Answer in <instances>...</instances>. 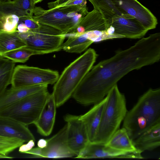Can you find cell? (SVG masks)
Masks as SVG:
<instances>
[{"instance_id":"15","label":"cell","mask_w":160,"mask_h":160,"mask_svg":"<svg viewBox=\"0 0 160 160\" xmlns=\"http://www.w3.org/2000/svg\"><path fill=\"white\" fill-rule=\"evenodd\" d=\"M54 98L50 94L39 117L34 124L41 135L48 136L51 133L54 126L56 111Z\"/></svg>"},{"instance_id":"35","label":"cell","mask_w":160,"mask_h":160,"mask_svg":"<svg viewBox=\"0 0 160 160\" xmlns=\"http://www.w3.org/2000/svg\"><path fill=\"white\" fill-rule=\"evenodd\" d=\"M43 0H33L35 4Z\"/></svg>"},{"instance_id":"27","label":"cell","mask_w":160,"mask_h":160,"mask_svg":"<svg viewBox=\"0 0 160 160\" xmlns=\"http://www.w3.org/2000/svg\"><path fill=\"white\" fill-rule=\"evenodd\" d=\"M19 18L15 15L6 16L1 21L3 27V30L8 32L17 31Z\"/></svg>"},{"instance_id":"25","label":"cell","mask_w":160,"mask_h":160,"mask_svg":"<svg viewBox=\"0 0 160 160\" xmlns=\"http://www.w3.org/2000/svg\"><path fill=\"white\" fill-rule=\"evenodd\" d=\"M35 52L26 46L22 47L3 54L2 56L15 62L24 63Z\"/></svg>"},{"instance_id":"13","label":"cell","mask_w":160,"mask_h":160,"mask_svg":"<svg viewBox=\"0 0 160 160\" xmlns=\"http://www.w3.org/2000/svg\"><path fill=\"white\" fill-rule=\"evenodd\" d=\"M66 124L57 133L47 139V145L40 148V158H59L76 157L68 147L67 140Z\"/></svg>"},{"instance_id":"28","label":"cell","mask_w":160,"mask_h":160,"mask_svg":"<svg viewBox=\"0 0 160 160\" xmlns=\"http://www.w3.org/2000/svg\"><path fill=\"white\" fill-rule=\"evenodd\" d=\"M19 22L23 23L29 30L36 29L40 26V24L31 16H27L20 18Z\"/></svg>"},{"instance_id":"18","label":"cell","mask_w":160,"mask_h":160,"mask_svg":"<svg viewBox=\"0 0 160 160\" xmlns=\"http://www.w3.org/2000/svg\"><path fill=\"white\" fill-rule=\"evenodd\" d=\"M48 85H40L24 88L11 87L0 94V110L32 93L48 89Z\"/></svg>"},{"instance_id":"38","label":"cell","mask_w":160,"mask_h":160,"mask_svg":"<svg viewBox=\"0 0 160 160\" xmlns=\"http://www.w3.org/2000/svg\"><path fill=\"white\" fill-rule=\"evenodd\" d=\"M2 30L0 29V31H1Z\"/></svg>"},{"instance_id":"9","label":"cell","mask_w":160,"mask_h":160,"mask_svg":"<svg viewBox=\"0 0 160 160\" xmlns=\"http://www.w3.org/2000/svg\"><path fill=\"white\" fill-rule=\"evenodd\" d=\"M59 76L58 71L19 65L14 68L11 87L18 88L40 85L53 84L56 82Z\"/></svg>"},{"instance_id":"2","label":"cell","mask_w":160,"mask_h":160,"mask_svg":"<svg viewBox=\"0 0 160 160\" xmlns=\"http://www.w3.org/2000/svg\"><path fill=\"white\" fill-rule=\"evenodd\" d=\"M160 122V89H149L127 112L123 127L132 141Z\"/></svg>"},{"instance_id":"11","label":"cell","mask_w":160,"mask_h":160,"mask_svg":"<svg viewBox=\"0 0 160 160\" xmlns=\"http://www.w3.org/2000/svg\"><path fill=\"white\" fill-rule=\"evenodd\" d=\"M111 0L120 11L134 17L147 30L156 28V18L137 0Z\"/></svg>"},{"instance_id":"22","label":"cell","mask_w":160,"mask_h":160,"mask_svg":"<svg viewBox=\"0 0 160 160\" xmlns=\"http://www.w3.org/2000/svg\"><path fill=\"white\" fill-rule=\"evenodd\" d=\"M105 144L120 151L129 152H140L136 148L126 130L123 127L118 130Z\"/></svg>"},{"instance_id":"10","label":"cell","mask_w":160,"mask_h":160,"mask_svg":"<svg viewBox=\"0 0 160 160\" xmlns=\"http://www.w3.org/2000/svg\"><path fill=\"white\" fill-rule=\"evenodd\" d=\"M64 119L67 122V144L76 157L90 142L86 128L80 116L67 114Z\"/></svg>"},{"instance_id":"33","label":"cell","mask_w":160,"mask_h":160,"mask_svg":"<svg viewBox=\"0 0 160 160\" xmlns=\"http://www.w3.org/2000/svg\"><path fill=\"white\" fill-rule=\"evenodd\" d=\"M47 143V139H41L38 141L37 145L38 147L41 148H43L46 146Z\"/></svg>"},{"instance_id":"6","label":"cell","mask_w":160,"mask_h":160,"mask_svg":"<svg viewBox=\"0 0 160 160\" xmlns=\"http://www.w3.org/2000/svg\"><path fill=\"white\" fill-rule=\"evenodd\" d=\"M99 11L114 34L123 38H140L148 31L133 17L118 9L111 0H88Z\"/></svg>"},{"instance_id":"1","label":"cell","mask_w":160,"mask_h":160,"mask_svg":"<svg viewBox=\"0 0 160 160\" xmlns=\"http://www.w3.org/2000/svg\"><path fill=\"white\" fill-rule=\"evenodd\" d=\"M160 59V34L143 38L133 45L93 66L72 97L84 105L102 100L110 90L131 71L152 64Z\"/></svg>"},{"instance_id":"12","label":"cell","mask_w":160,"mask_h":160,"mask_svg":"<svg viewBox=\"0 0 160 160\" xmlns=\"http://www.w3.org/2000/svg\"><path fill=\"white\" fill-rule=\"evenodd\" d=\"M140 152H129L119 150L101 144L89 142L79 154L75 158L88 159L94 158H119L142 159Z\"/></svg>"},{"instance_id":"7","label":"cell","mask_w":160,"mask_h":160,"mask_svg":"<svg viewBox=\"0 0 160 160\" xmlns=\"http://www.w3.org/2000/svg\"><path fill=\"white\" fill-rule=\"evenodd\" d=\"M50 93L48 89L32 93L0 110V116L16 120L26 126L38 118Z\"/></svg>"},{"instance_id":"29","label":"cell","mask_w":160,"mask_h":160,"mask_svg":"<svg viewBox=\"0 0 160 160\" xmlns=\"http://www.w3.org/2000/svg\"><path fill=\"white\" fill-rule=\"evenodd\" d=\"M35 141L31 140L28 142V143L25 144H22L19 147V151L21 153H24L31 149L34 146Z\"/></svg>"},{"instance_id":"16","label":"cell","mask_w":160,"mask_h":160,"mask_svg":"<svg viewBox=\"0 0 160 160\" xmlns=\"http://www.w3.org/2000/svg\"><path fill=\"white\" fill-rule=\"evenodd\" d=\"M33 0L0 1V21L8 16L15 15L19 18L32 16L35 7Z\"/></svg>"},{"instance_id":"37","label":"cell","mask_w":160,"mask_h":160,"mask_svg":"<svg viewBox=\"0 0 160 160\" xmlns=\"http://www.w3.org/2000/svg\"><path fill=\"white\" fill-rule=\"evenodd\" d=\"M6 0H0V1H4Z\"/></svg>"},{"instance_id":"4","label":"cell","mask_w":160,"mask_h":160,"mask_svg":"<svg viewBox=\"0 0 160 160\" xmlns=\"http://www.w3.org/2000/svg\"><path fill=\"white\" fill-rule=\"evenodd\" d=\"M106 96L107 101L92 142L105 144L119 128L128 112L125 97L120 92L117 84Z\"/></svg>"},{"instance_id":"32","label":"cell","mask_w":160,"mask_h":160,"mask_svg":"<svg viewBox=\"0 0 160 160\" xmlns=\"http://www.w3.org/2000/svg\"><path fill=\"white\" fill-rule=\"evenodd\" d=\"M29 29L22 22H19L17 31L19 33H23L28 32Z\"/></svg>"},{"instance_id":"14","label":"cell","mask_w":160,"mask_h":160,"mask_svg":"<svg viewBox=\"0 0 160 160\" xmlns=\"http://www.w3.org/2000/svg\"><path fill=\"white\" fill-rule=\"evenodd\" d=\"M0 136L22 140L25 142L35 141L26 126L13 119L0 116Z\"/></svg>"},{"instance_id":"34","label":"cell","mask_w":160,"mask_h":160,"mask_svg":"<svg viewBox=\"0 0 160 160\" xmlns=\"http://www.w3.org/2000/svg\"><path fill=\"white\" fill-rule=\"evenodd\" d=\"M13 158L12 157L9 156L8 155H4L0 153V158L12 159Z\"/></svg>"},{"instance_id":"30","label":"cell","mask_w":160,"mask_h":160,"mask_svg":"<svg viewBox=\"0 0 160 160\" xmlns=\"http://www.w3.org/2000/svg\"><path fill=\"white\" fill-rule=\"evenodd\" d=\"M86 3V0H72L59 6L72 5L85 6H87Z\"/></svg>"},{"instance_id":"26","label":"cell","mask_w":160,"mask_h":160,"mask_svg":"<svg viewBox=\"0 0 160 160\" xmlns=\"http://www.w3.org/2000/svg\"><path fill=\"white\" fill-rule=\"evenodd\" d=\"M24 142V141L19 139L0 136V153L7 155Z\"/></svg>"},{"instance_id":"23","label":"cell","mask_w":160,"mask_h":160,"mask_svg":"<svg viewBox=\"0 0 160 160\" xmlns=\"http://www.w3.org/2000/svg\"><path fill=\"white\" fill-rule=\"evenodd\" d=\"M26 46L17 31L12 32L0 31V56L16 49Z\"/></svg>"},{"instance_id":"17","label":"cell","mask_w":160,"mask_h":160,"mask_svg":"<svg viewBox=\"0 0 160 160\" xmlns=\"http://www.w3.org/2000/svg\"><path fill=\"white\" fill-rule=\"evenodd\" d=\"M108 26L105 19L98 10L93 9L88 12L77 26L66 35H79L94 31L107 30Z\"/></svg>"},{"instance_id":"20","label":"cell","mask_w":160,"mask_h":160,"mask_svg":"<svg viewBox=\"0 0 160 160\" xmlns=\"http://www.w3.org/2000/svg\"><path fill=\"white\" fill-rule=\"evenodd\" d=\"M136 148L142 152L154 150L160 145V122H157L132 141Z\"/></svg>"},{"instance_id":"36","label":"cell","mask_w":160,"mask_h":160,"mask_svg":"<svg viewBox=\"0 0 160 160\" xmlns=\"http://www.w3.org/2000/svg\"><path fill=\"white\" fill-rule=\"evenodd\" d=\"M0 29L2 30L3 29V25L0 21Z\"/></svg>"},{"instance_id":"8","label":"cell","mask_w":160,"mask_h":160,"mask_svg":"<svg viewBox=\"0 0 160 160\" xmlns=\"http://www.w3.org/2000/svg\"><path fill=\"white\" fill-rule=\"evenodd\" d=\"M26 46L37 54L59 51L66 37V35L51 26L40 24L38 28L28 32L19 33Z\"/></svg>"},{"instance_id":"31","label":"cell","mask_w":160,"mask_h":160,"mask_svg":"<svg viewBox=\"0 0 160 160\" xmlns=\"http://www.w3.org/2000/svg\"><path fill=\"white\" fill-rule=\"evenodd\" d=\"M72 0H56L55 1L48 3V7L49 9L52 8L60 6Z\"/></svg>"},{"instance_id":"3","label":"cell","mask_w":160,"mask_h":160,"mask_svg":"<svg viewBox=\"0 0 160 160\" xmlns=\"http://www.w3.org/2000/svg\"><path fill=\"white\" fill-rule=\"evenodd\" d=\"M97 56L95 50L90 48L65 68L54 83L52 93L57 107L62 105L72 96L93 66Z\"/></svg>"},{"instance_id":"19","label":"cell","mask_w":160,"mask_h":160,"mask_svg":"<svg viewBox=\"0 0 160 160\" xmlns=\"http://www.w3.org/2000/svg\"><path fill=\"white\" fill-rule=\"evenodd\" d=\"M107 100L106 96L101 102L94 104L88 112L80 116L85 126L91 142H92L94 138Z\"/></svg>"},{"instance_id":"21","label":"cell","mask_w":160,"mask_h":160,"mask_svg":"<svg viewBox=\"0 0 160 160\" xmlns=\"http://www.w3.org/2000/svg\"><path fill=\"white\" fill-rule=\"evenodd\" d=\"M61 46L62 50L70 53H80L85 50L93 42L87 32L79 35H69Z\"/></svg>"},{"instance_id":"5","label":"cell","mask_w":160,"mask_h":160,"mask_svg":"<svg viewBox=\"0 0 160 160\" xmlns=\"http://www.w3.org/2000/svg\"><path fill=\"white\" fill-rule=\"evenodd\" d=\"M88 12L87 6H59L48 10L35 7L32 18L39 23L54 28L66 35L77 26Z\"/></svg>"},{"instance_id":"24","label":"cell","mask_w":160,"mask_h":160,"mask_svg":"<svg viewBox=\"0 0 160 160\" xmlns=\"http://www.w3.org/2000/svg\"><path fill=\"white\" fill-rule=\"evenodd\" d=\"M15 62L0 56V94L11 84Z\"/></svg>"}]
</instances>
